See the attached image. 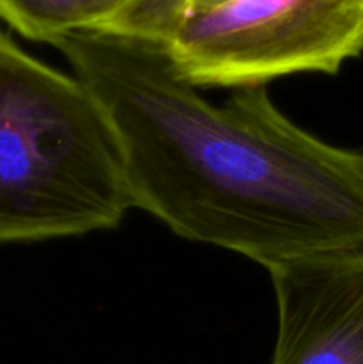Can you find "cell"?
<instances>
[{"instance_id": "5b68a950", "label": "cell", "mask_w": 363, "mask_h": 364, "mask_svg": "<svg viewBox=\"0 0 363 364\" xmlns=\"http://www.w3.org/2000/svg\"><path fill=\"white\" fill-rule=\"evenodd\" d=\"M135 0H0V20L23 38L53 45L77 32L102 31Z\"/></svg>"}, {"instance_id": "7a4b0ae2", "label": "cell", "mask_w": 363, "mask_h": 364, "mask_svg": "<svg viewBox=\"0 0 363 364\" xmlns=\"http://www.w3.org/2000/svg\"><path fill=\"white\" fill-rule=\"evenodd\" d=\"M132 208L98 100L0 31V245L112 230Z\"/></svg>"}, {"instance_id": "6da1fadb", "label": "cell", "mask_w": 363, "mask_h": 364, "mask_svg": "<svg viewBox=\"0 0 363 364\" xmlns=\"http://www.w3.org/2000/svg\"><path fill=\"white\" fill-rule=\"evenodd\" d=\"M52 46L112 123L134 208L267 270L363 249V149L302 130L265 85L216 105L160 43L89 31Z\"/></svg>"}, {"instance_id": "277c9868", "label": "cell", "mask_w": 363, "mask_h": 364, "mask_svg": "<svg viewBox=\"0 0 363 364\" xmlns=\"http://www.w3.org/2000/svg\"><path fill=\"white\" fill-rule=\"evenodd\" d=\"M278 308L270 364H363V249L269 270Z\"/></svg>"}, {"instance_id": "3957f363", "label": "cell", "mask_w": 363, "mask_h": 364, "mask_svg": "<svg viewBox=\"0 0 363 364\" xmlns=\"http://www.w3.org/2000/svg\"><path fill=\"white\" fill-rule=\"evenodd\" d=\"M162 46L198 89L335 75L363 53V0H231L182 20Z\"/></svg>"}]
</instances>
